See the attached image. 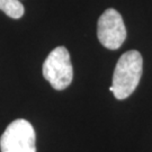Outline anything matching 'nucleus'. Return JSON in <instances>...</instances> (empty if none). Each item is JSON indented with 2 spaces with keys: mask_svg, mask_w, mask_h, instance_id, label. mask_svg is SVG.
<instances>
[{
  "mask_svg": "<svg viewBox=\"0 0 152 152\" xmlns=\"http://www.w3.org/2000/svg\"><path fill=\"white\" fill-rule=\"evenodd\" d=\"M143 59L140 52L131 50L122 54L115 66L113 82L109 91L113 92L116 99L130 97L136 89L142 76Z\"/></svg>",
  "mask_w": 152,
  "mask_h": 152,
  "instance_id": "obj_1",
  "label": "nucleus"
},
{
  "mask_svg": "<svg viewBox=\"0 0 152 152\" xmlns=\"http://www.w3.org/2000/svg\"><path fill=\"white\" fill-rule=\"evenodd\" d=\"M43 77L56 90H63L70 86L73 79V69L69 51L64 46H58L51 51L43 63Z\"/></svg>",
  "mask_w": 152,
  "mask_h": 152,
  "instance_id": "obj_2",
  "label": "nucleus"
},
{
  "mask_svg": "<svg viewBox=\"0 0 152 152\" xmlns=\"http://www.w3.org/2000/svg\"><path fill=\"white\" fill-rule=\"evenodd\" d=\"M36 135L33 125L18 118L7 126L0 137L1 152H36Z\"/></svg>",
  "mask_w": 152,
  "mask_h": 152,
  "instance_id": "obj_3",
  "label": "nucleus"
},
{
  "mask_svg": "<svg viewBox=\"0 0 152 152\" xmlns=\"http://www.w3.org/2000/svg\"><path fill=\"white\" fill-rule=\"evenodd\" d=\"M97 36L106 49L117 50L122 46L126 38V28L118 11L109 8L102 14L98 19Z\"/></svg>",
  "mask_w": 152,
  "mask_h": 152,
  "instance_id": "obj_4",
  "label": "nucleus"
},
{
  "mask_svg": "<svg viewBox=\"0 0 152 152\" xmlns=\"http://www.w3.org/2000/svg\"><path fill=\"white\" fill-rule=\"evenodd\" d=\"M0 10L14 19H18L24 15V6L20 0H0Z\"/></svg>",
  "mask_w": 152,
  "mask_h": 152,
  "instance_id": "obj_5",
  "label": "nucleus"
}]
</instances>
